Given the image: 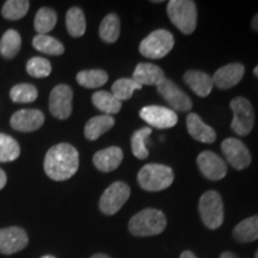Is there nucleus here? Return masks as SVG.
<instances>
[{
	"label": "nucleus",
	"instance_id": "obj_1",
	"mask_svg": "<svg viewBox=\"0 0 258 258\" xmlns=\"http://www.w3.org/2000/svg\"><path fill=\"white\" fill-rule=\"evenodd\" d=\"M44 172L50 179L62 182L77 173L79 167V153L72 145L61 143L50 147L44 157Z\"/></svg>",
	"mask_w": 258,
	"mask_h": 258
},
{
	"label": "nucleus",
	"instance_id": "obj_2",
	"mask_svg": "<svg viewBox=\"0 0 258 258\" xmlns=\"http://www.w3.org/2000/svg\"><path fill=\"white\" fill-rule=\"evenodd\" d=\"M166 217L159 209L146 208L129 220L128 228L137 237H152L160 234L166 228Z\"/></svg>",
	"mask_w": 258,
	"mask_h": 258
},
{
	"label": "nucleus",
	"instance_id": "obj_3",
	"mask_svg": "<svg viewBox=\"0 0 258 258\" xmlns=\"http://www.w3.org/2000/svg\"><path fill=\"white\" fill-rule=\"evenodd\" d=\"M175 175L170 166L163 164H147L138 173V183L147 191H161L173 183Z\"/></svg>",
	"mask_w": 258,
	"mask_h": 258
},
{
	"label": "nucleus",
	"instance_id": "obj_4",
	"mask_svg": "<svg viewBox=\"0 0 258 258\" xmlns=\"http://www.w3.org/2000/svg\"><path fill=\"white\" fill-rule=\"evenodd\" d=\"M167 16L180 32L192 34L198 24V9L190 0H171L167 3Z\"/></svg>",
	"mask_w": 258,
	"mask_h": 258
},
{
	"label": "nucleus",
	"instance_id": "obj_5",
	"mask_svg": "<svg viewBox=\"0 0 258 258\" xmlns=\"http://www.w3.org/2000/svg\"><path fill=\"white\" fill-rule=\"evenodd\" d=\"M199 212L201 220L209 230H217L224 222V203L220 194L209 190L200 199Z\"/></svg>",
	"mask_w": 258,
	"mask_h": 258
},
{
	"label": "nucleus",
	"instance_id": "obj_6",
	"mask_svg": "<svg viewBox=\"0 0 258 258\" xmlns=\"http://www.w3.org/2000/svg\"><path fill=\"white\" fill-rule=\"evenodd\" d=\"M175 44V38L170 31L164 29L151 32L147 37L141 41L139 50L141 55L147 59H161L170 53Z\"/></svg>",
	"mask_w": 258,
	"mask_h": 258
},
{
	"label": "nucleus",
	"instance_id": "obj_7",
	"mask_svg": "<svg viewBox=\"0 0 258 258\" xmlns=\"http://www.w3.org/2000/svg\"><path fill=\"white\" fill-rule=\"evenodd\" d=\"M230 106L233 111L232 131L239 137L249 135L254 125V111L250 101L244 97H235L231 101Z\"/></svg>",
	"mask_w": 258,
	"mask_h": 258
},
{
	"label": "nucleus",
	"instance_id": "obj_8",
	"mask_svg": "<svg viewBox=\"0 0 258 258\" xmlns=\"http://www.w3.org/2000/svg\"><path fill=\"white\" fill-rule=\"evenodd\" d=\"M131 196V188L124 182H115L105 189L99 200V209L103 214L114 215Z\"/></svg>",
	"mask_w": 258,
	"mask_h": 258
},
{
	"label": "nucleus",
	"instance_id": "obj_9",
	"mask_svg": "<svg viewBox=\"0 0 258 258\" xmlns=\"http://www.w3.org/2000/svg\"><path fill=\"white\" fill-rule=\"evenodd\" d=\"M73 91L66 84H60L51 90L49 111L57 120H66L72 114Z\"/></svg>",
	"mask_w": 258,
	"mask_h": 258
},
{
	"label": "nucleus",
	"instance_id": "obj_10",
	"mask_svg": "<svg viewBox=\"0 0 258 258\" xmlns=\"http://www.w3.org/2000/svg\"><path fill=\"white\" fill-rule=\"evenodd\" d=\"M221 151L226 160L235 170H244L251 164V153L249 148L239 139H225L221 144Z\"/></svg>",
	"mask_w": 258,
	"mask_h": 258
},
{
	"label": "nucleus",
	"instance_id": "obj_11",
	"mask_svg": "<svg viewBox=\"0 0 258 258\" xmlns=\"http://www.w3.org/2000/svg\"><path fill=\"white\" fill-rule=\"evenodd\" d=\"M157 89L161 97L169 103V105L172 108L173 111L177 110L185 112L191 110V99H190L189 96L186 95L176 83H173L172 80L165 78L157 86Z\"/></svg>",
	"mask_w": 258,
	"mask_h": 258
},
{
	"label": "nucleus",
	"instance_id": "obj_12",
	"mask_svg": "<svg viewBox=\"0 0 258 258\" xmlns=\"http://www.w3.org/2000/svg\"><path fill=\"white\" fill-rule=\"evenodd\" d=\"M140 117L151 125L159 129L175 127L178 122V116L172 109L160 105H147L140 110Z\"/></svg>",
	"mask_w": 258,
	"mask_h": 258
},
{
	"label": "nucleus",
	"instance_id": "obj_13",
	"mask_svg": "<svg viewBox=\"0 0 258 258\" xmlns=\"http://www.w3.org/2000/svg\"><path fill=\"white\" fill-rule=\"evenodd\" d=\"M29 237L23 228L12 226L0 230V253L14 254L27 247Z\"/></svg>",
	"mask_w": 258,
	"mask_h": 258
},
{
	"label": "nucleus",
	"instance_id": "obj_14",
	"mask_svg": "<svg viewBox=\"0 0 258 258\" xmlns=\"http://www.w3.org/2000/svg\"><path fill=\"white\" fill-rule=\"evenodd\" d=\"M199 169L211 180H220L227 173V165L222 158L211 151H203L198 157Z\"/></svg>",
	"mask_w": 258,
	"mask_h": 258
},
{
	"label": "nucleus",
	"instance_id": "obj_15",
	"mask_svg": "<svg viewBox=\"0 0 258 258\" xmlns=\"http://www.w3.org/2000/svg\"><path fill=\"white\" fill-rule=\"evenodd\" d=\"M44 123V114L37 109H22L12 115L10 124L18 132H35Z\"/></svg>",
	"mask_w": 258,
	"mask_h": 258
},
{
	"label": "nucleus",
	"instance_id": "obj_16",
	"mask_svg": "<svg viewBox=\"0 0 258 258\" xmlns=\"http://www.w3.org/2000/svg\"><path fill=\"white\" fill-rule=\"evenodd\" d=\"M245 73V67L239 62L226 64L219 69L213 76V83L217 88L221 90H227L234 88L243 79Z\"/></svg>",
	"mask_w": 258,
	"mask_h": 258
},
{
	"label": "nucleus",
	"instance_id": "obj_17",
	"mask_svg": "<svg viewBox=\"0 0 258 258\" xmlns=\"http://www.w3.org/2000/svg\"><path fill=\"white\" fill-rule=\"evenodd\" d=\"M123 159V151L120 147H108L98 151L92 158L93 165L102 172H110L120 166Z\"/></svg>",
	"mask_w": 258,
	"mask_h": 258
},
{
	"label": "nucleus",
	"instance_id": "obj_18",
	"mask_svg": "<svg viewBox=\"0 0 258 258\" xmlns=\"http://www.w3.org/2000/svg\"><path fill=\"white\" fill-rule=\"evenodd\" d=\"M186 128H188L189 134L203 144H213L217 140V134L214 129L209 127L203 122V120L195 112H190L186 116Z\"/></svg>",
	"mask_w": 258,
	"mask_h": 258
},
{
	"label": "nucleus",
	"instance_id": "obj_19",
	"mask_svg": "<svg viewBox=\"0 0 258 258\" xmlns=\"http://www.w3.org/2000/svg\"><path fill=\"white\" fill-rule=\"evenodd\" d=\"M165 79V73L159 66L153 63L141 62L139 63L133 73V80L138 84L150 86H158Z\"/></svg>",
	"mask_w": 258,
	"mask_h": 258
},
{
	"label": "nucleus",
	"instance_id": "obj_20",
	"mask_svg": "<svg viewBox=\"0 0 258 258\" xmlns=\"http://www.w3.org/2000/svg\"><path fill=\"white\" fill-rule=\"evenodd\" d=\"M183 78L186 85L200 97H207L214 85L212 77L201 71H188Z\"/></svg>",
	"mask_w": 258,
	"mask_h": 258
},
{
	"label": "nucleus",
	"instance_id": "obj_21",
	"mask_svg": "<svg viewBox=\"0 0 258 258\" xmlns=\"http://www.w3.org/2000/svg\"><path fill=\"white\" fill-rule=\"evenodd\" d=\"M115 124V118L110 115H99L90 118L85 124L84 134L89 140H97L99 137L106 133Z\"/></svg>",
	"mask_w": 258,
	"mask_h": 258
},
{
	"label": "nucleus",
	"instance_id": "obj_22",
	"mask_svg": "<svg viewBox=\"0 0 258 258\" xmlns=\"http://www.w3.org/2000/svg\"><path fill=\"white\" fill-rule=\"evenodd\" d=\"M233 238L238 243H251L258 239V215L244 219L234 227Z\"/></svg>",
	"mask_w": 258,
	"mask_h": 258
},
{
	"label": "nucleus",
	"instance_id": "obj_23",
	"mask_svg": "<svg viewBox=\"0 0 258 258\" xmlns=\"http://www.w3.org/2000/svg\"><path fill=\"white\" fill-rule=\"evenodd\" d=\"M92 103L104 115L118 114L122 108V102L109 91H97L92 95Z\"/></svg>",
	"mask_w": 258,
	"mask_h": 258
},
{
	"label": "nucleus",
	"instance_id": "obj_24",
	"mask_svg": "<svg viewBox=\"0 0 258 258\" xmlns=\"http://www.w3.org/2000/svg\"><path fill=\"white\" fill-rule=\"evenodd\" d=\"M66 28L72 37H82L86 31V19L83 10L71 8L66 14Z\"/></svg>",
	"mask_w": 258,
	"mask_h": 258
},
{
	"label": "nucleus",
	"instance_id": "obj_25",
	"mask_svg": "<svg viewBox=\"0 0 258 258\" xmlns=\"http://www.w3.org/2000/svg\"><path fill=\"white\" fill-rule=\"evenodd\" d=\"M120 18L117 17V15L109 14L99 25V36L106 43H114L120 37Z\"/></svg>",
	"mask_w": 258,
	"mask_h": 258
},
{
	"label": "nucleus",
	"instance_id": "obj_26",
	"mask_svg": "<svg viewBox=\"0 0 258 258\" xmlns=\"http://www.w3.org/2000/svg\"><path fill=\"white\" fill-rule=\"evenodd\" d=\"M22 47V37L18 31L10 29L0 40V54L5 59H12L19 53Z\"/></svg>",
	"mask_w": 258,
	"mask_h": 258
},
{
	"label": "nucleus",
	"instance_id": "obj_27",
	"mask_svg": "<svg viewBox=\"0 0 258 258\" xmlns=\"http://www.w3.org/2000/svg\"><path fill=\"white\" fill-rule=\"evenodd\" d=\"M32 46L40 53L48 54V55H61L64 51L63 44L49 35L37 34L32 40Z\"/></svg>",
	"mask_w": 258,
	"mask_h": 258
},
{
	"label": "nucleus",
	"instance_id": "obj_28",
	"mask_svg": "<svg viewBox=\"0 0 258 258\" xmlns=\"http://www.w3.org/2000/svg\"><path fill=\"white\" fill-rule=\"evenodd\" d=\"M57 22V15L53 9L41 8L35 16L34 27L38 35H46L55 28Z\"/></svg>",
	"mask_w": 258,
	"mask_h": 258
},
{
	"label": "nucleus",
	"instance_id": "obj_29",
	"mask_svg": "<svg viewBox=\"0 0 258 258\" xmlns=\"http://www.w3.org/2000/svg\"><path fill=\"white\" fill-rule=\"evenodd\" d=\"M108 73L103 70H88L82 71L77 74V82L79 85L86 89L101 88L108 82Z\"/></svg>",
	"mask_w": 258,
	"mask_h": 258
},
{
	"label": "nucleus",
	"instance_id": "obj_30",
	"mask_svg": "<svg viewBox=\"0 0 258 258\" xmlns=\"http://www.w3.org/2000/svg\"><path fill=\"white\" fill-rule=\"evenodd\" d=\"M143 86L138 84L133 79L128 78H121L112 84L111 86V93L114 95L118 101H128L132 98L134 91L137 90H141Z\"/></svg>",
	"mask_w": 258,
	"mask_h": 258
},
{
	"label": "nucleus",
	"instance_id": "obj_31",
	"mask_svg": "<svg viewBox=\"0 0 258 258\" xmlns=\"http://www.w3.org/2000/svg\"><path fill=\"white\" fill-rule=\"evenodd\" d=\"M30 3L27 0H8L2 9V15L9 21H18L28 14Z\"/></svg>",
	"mask_w": 258,
	"mask_h": 258
},
{
	"label": "nucleus",
	"instance_id": "obj_32",
	"mask_svg": "<svg viewBox=\"0 0 258 258\" xmlns=\"http://www.w3.org/2000/svg\"><path fill=\"white\" fill-rule=\"evenodd\" d=\"M21 154L19 144L12 137L0 133V161L9 163L17 159Z\"/></svg>",
	"mask_w": 258,
	"mask_h": 258
},
{
	"label": "nucleus",
	"instance_id": "obj_33",
	"mask_svg": "<svg viewBox=\"0 0 258 258\" xmlns=\"http://www.w3.org/2000/svg\"><path fill=\"white\" fill-rule=\"evenodd\" d=\"M152 133V129L150 127H144L135 132L132 137V152L138 159H146L148 157V150L146 147V140Z\"/></svg>",
	"mask_w": 258,
	"mask_h": 258
},
{
	"label": "nucleus",
	"instance_id": "obj_34",
	"mask_svg": "<svg viewBox=\"0 0 258 258\" xmlns=\"http://www.w3.org/2000/svg\"><path fill=\"white\" fill-rule=\"evenodd\" d=\"M38 91L31 84H18L10 91V98L15 103H32L37 99Z\"/></svg>",
	"mask_w": 258,
	"mask_h": 258
},
{
	"label": "nucleus",
	"instance_id": "obj_35",
	"mask_svg": "<svg viewBox=\"0 0 258 258\" xmlns=\"http://www.w3.org/2000/svg\"><path fill=\"white\" fill-rule=\"evenodd\" d=\"M27 72L34 78H47L51 73V64L44 57L34 56L27 62Z\"/></svg>",
	"mask_w": 258,
	"mask_h": 258
},
{
	"label": "nucleus",
	"instance_id": "obj_36",
	"mask_svg": "<svg viewBox=\"0 0 258 258\" xmlns=\"http://www.w3.org/2000/svg\"><path fill=\"white\" fill-rule=\"evenodd\" d=\"M6 182H8V176H6L4 170L0 169V190L6 185Z\"/></svg>",
	"mask_w": 258,
	"mask_h": 258
},
{
	"label": "nucleus",
	"instance_id": "obj_37",
	"mask_svg": "<svg viewBox=\"0 0 258 258\" xmlns=\"http://www.w3.org/2000/svg\"><path fill=\"white\" fill-rule=\"evenodd\" d=\"M220 258H239L237 254L233 252H230V251H226V252H222L220 254Z\"/></svg>",
	"mask_w": 258,
	"mask_h": 258
},
{
	"label": "nucleus",
	"instance_id": "obj_38",
	"mask_svg": "<svg viewBox=\"0 0 258 258\" xmlns=\"http://www.w3.org/2000/svg\"><path fill=\"white\" fill-rule=\"evenodd\" d=\"M179 258H198V257H196V254H194V252H191V251H184V252H182V254H180Z\"/></svg>",
	"mask_w": 258,
	"mask_h": 258
},
{
	"label": "nucleus",
	"instance_id": "obj_39",
	"mask_svg": "<svg viewBox=\"0 0 258 258\" xmlns=\"http://www.w3.org/2000/svg\"><path fill=\"white\" fill-rule=\"evenodd\" d=\"M251 27H252V29L254 31L258 32V14L254 16L252 22H251Z\"/></svg>",
	"mask_w": 258,
	"mask_h": 258
},
{
	"label": "nucleus",
	"instance_id": "obj_40",
	"mask_svg": "<svg viewBox=\"0 0 258 258\" xmlns=\"http://www.w3.org/2000/svg\"><path fill=\"white\" fill-rule=\"evenodd\" d=\"M91 258H111V257H109L108 254H104V253H96L93 254Z\"/></svg>",
	"mask_w": 258,
	"mask_h": 258
},
{
	"label": "nucleus",
	"instance_id": "obj_41",
	"mask_svg": "<svg viewBox=\"0 0 258 258\" xmlns=\"http://www.w3.org/2000/svg\"><path fill=\"white\" fill-rule=\"evenodd\" d=\"M253 73H254V76L258 77V66L254 67V70H253Z\"/></svg>",
	"mask_w": 258,
	"mask_h": 258
},
{
	"label": "nucleus",
	"instance_id": "obj_42",
	"mask_svg": "<svg viewBox=\"0 0 258 258\" xmlns=\"http://www.w3.org/2000/svg\"><path fill=\"white\" fill-rule=\"evenodd\" d=\"M41 258H56V257L51 256V254H46V256H42Z\"/></svg>",
	"mask_w": 258,
	"mask_h": 258
},
{
	"label": "nucleus",
	"instance_id": "obj_43",
	"mask_svg": "<svg viewBox=\"0 0 258 258\" xmlns=\"http://www.w3.org/2000/svg\"><path fill=\"white\" fill-rule=\"evenodd\" d=\"M254 257H256V258H258V250L256 251V254H254Z\"/></svg>",
	"mask_w": 258,
	"mask_h": 258
}]
</instances>
